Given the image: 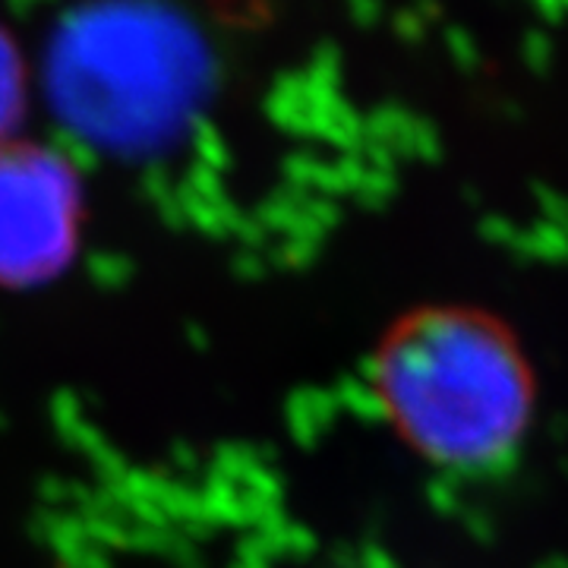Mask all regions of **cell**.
I'll use <instances>...</instances> for the list:
<instances>
[{
  "mask_svg": "<svg viewBox=\"0 0 568 568\" xmlns=\"http://www.w3.org/2000/svg\"><path fill=\"white\" fill-rule=\"evenodd\" d=\"M373 388L410 452L448 470H493L521 448L537 379L518 335L489 310L424 304L388 325Z\"/></svg>",
  "mask_w": 568,
  "mask_h": 568,
  "instance_id": "cell-1",
  "label": "cell"
},
{
  "mask_svg": "<svg viewBox=\"0 0 568 568\" xmlns=\"http://www.w3.org/2000/svg\"><path fill=\"white\" fill-rule=\"evenodd\" d=\"M48 99L61 123L104 152H155L193 121L209 82L203 39L149 0L77 10L48 54Z\"/></svg>",
  "mask_w": 568,
  "mask_h": 568,
  "instance_id": "cell-2",
  "label": "cell"
},
{
  "mask_svg": "<svg viewBox=\"0 0 568 568\" xmlns=\"http://www.w3.org/2000/svg\"><path fill=\"white\" fill-rule=\"evenodd\" d=\"M77 164L44 142L0 145V287H39L63 275L82 237Z\"/></svg>",
  "mask_w": 568,
  "mask_h": 568,
  "instance_id": "cell-3",
  "label": "cell"
},
{
  "mask_svg": "<svg viewBox=\"0 0 568 568\" xmlns=\"http://www.w3.org/2000/svg\"><path fill=\"white\" fill-rule=\"evenodd\" d=\"M29 104V70L17 39L0 26V145L17 140Z\"/></svg>",
  "mask_w": 568,
  "mask_h": 568,
  "instance_id": "cell-4",
  "label": "cell"
}]
</instances>
